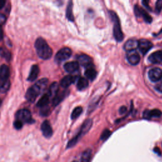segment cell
Instances as JSON below:
<instances>
[{
    "label": "cell",
    "instance_id": "4316f807",
    "mask_svg": "<svg viewBox=\"0 0 162 162\" xmlns=\"http://www.w3.org/2000/svg\"><path fill=\"white\" fill-rule=\"evenodd\" d=\"M162 115L161 112L158 109H153L152 110H149V117L150 118L152 117L160 118Z\"/></svg>",
    "mask_w": 162,
    "mask_h": 162
},
{
    "label": "cell",
    "instance_id": "1f68e13d",
    "mask_svg": "<svg viewBox=\"0 0 162 162\" xmlns=\"http://www.w3.org/2000/svg\"><path fill=\"white\" fill-rule=\"evenodd\" d=\"M50 108L47 106L42 108L41 110L40 111V115L43 116H47L50 113Z\"/></svg>",
    "mask_w": 162,
    "mask_h": 162
},
{
    "label": "cell",
    "instance_id": "ba28073f",
    "mask_svg": "<svg viewBox=\"0 0 162 162\" xmlns=\"http://www.w3.org/2000/svg\"><path fill=\"white\" fill-rule=\"evenodd\" d=\"M148 76L151 82H158L162 79V70L159 68H153L149 71Z\"/></svg>",
    "mask_w": 162,
    "mask_h": 162
},
{
    "label": "cell",
    "instance_id": "4fadbf2b",
    "mask_svg": "<svg viewBox=\"0 0 162 162\" xmlns=\"http://www.w3.org/2000/svg\"><path fill=\"white\" fill-rule=\"evenodd\" d=\"M93 125V121L91 119H87L84 121V122L83 123L82 125L81 126V130L79 131V133L77 134L80 136V137H82L84 135H85L87 132L90 130V129L91 128Z\"/></svg>",
    "mask_w": 162,
    "mask_h": 162
},
{
    "label": "cell",
    "instance_id": "f1b7e54d",
    "mask_svg": "<svg viewBox=\"0 0 162 162\" xmlns=\"http://www.w3.org/2000/svg\"><path fill=\"white\" fill-rule=\"evenodd\" d=\"M111 131L109 129H105L103 131L101 135V139L102 141H106L108 138H109L111 136Z\"/></svg>",
    "mask_w": 162,
    "mask_h": 162
},
{
    "label": "cell",
    "instance_id": "5b68a950",
    "mask_svg": "<svg viewBox=\"0 0 162 162\" xmlns=\"http://www.w3.org/2000/svg\"><path fill=\"white\" fill-rule=\"evenodd\" d=\"M72 50L69 47H63V48L59 50L56 54L55 61L57 63H61L65 60H67L72 55Z\"/></svg>",
    "mask_w": 162,
    "mask_h": 162
},
{
    "label": "cell",
    "instance_id": "d590c367",
    "mask_svg": "<svg viewBox=\"0 0 162 162\" xmlns=\"http://www.w3.org/2000/svg\"><path fill=\"white\" fill-rule=\"evenodd\" d=\"M5 20H6V18H5V15L0 14V25H2V23H5Z\"/></svg>",
    "mask_w": 162,
    "mask_h": 162
},
{
    "label": "cell",
    "instance_id": "836d02e7",
    "mask_svg": "<svg viewBox=\"0 0 162 162\" xmlns=\"http://www.w3.org/2000/svg\"><path fill=\"white\" fill-rule=\"evenodd\" d=\"M127 107L125 106H122L119 109V113L121 114V115H124V114L127 112Z\"/></svg>",
    "mask_w": 162,
    "mask_h": 162
},
{
    "label": "cell",
    "instance_id": "7c38bea8",
    "mask_svg": "<svg viewBox=\"0 0 162 162\" xmlns=\"http://www.w3.org/2000/svg\"><path fill=\"white\" fill-rule=\"evenodd\" d=\"M10 77V69L7 65H2L0 67V81L3 83L8 81Z\"/></svg>",
    "mask_w": 162,
    "mask_h": 162
},
{
    "label": "cell",
    "instance_id": "d4e9b609",
    "mask_svg": "<svg viewBox=\"0 0 162 162\" xmlns=\"http://www.w3.org/2000/svg\"><path fill=\"white\" fill-rule=\"evenodd\" d=\"M72 8H73V5L72 2H69L67 7V11H66V16H67V19L70 20L73 22L74 21V17L73 15V11H72Z\"/></svg>",
    "mask_w": 162,
    "mask_h": 162
},
{
    "label": "cell",
    "instance_id": "9c48e42d",
    "mask_svg": "<svg viewBox=\"0 0 162 162\" xmlns=\"http://www.w3.org/2000/svg\"><path fill=\"white\" fill-rule=\"evenodd\" d=\"M78 63L79 65L84 67L86 68H90L91 67L93 64V60L92 58L88 55H80L77 58Z\"/></svg>",
    "mask_w": 162,
    "mask_h": 162
},
{
    "label": "cell",
    "instance_id": "3957f363",
    "mask_svg": "<svg viewBox=\"0 0 162 162\" xmlns=\"http://www.w3.org/2000/svg\"><path fill=\"white\" fill-rule=\"evenodd\" d=\"M111 19L113 23V35L118 42H121L124 39V34L122 31L121 23L117 15L113 11H109Z\"/></svg>",
    "mask_w": 162,
    "mask_h": 162
},
{
    "label": "cell",
    "instance_id": "60d3db41",
    "mask_svg": "<svg viewBox=\"0 0 162 162\" xmlns=\"http://www.w3.org/2000/svg\"><path fill=\"white\" fill-rule=\"evenodd\" d=\"M0 103H1V102H0Z\"/></svg>",
    "mask_w": 162,
    "mask_h": 162
},
{
    "label": "cell",
    "instance_id": "30bf717a",
    "mask_svg": "<svg viewBox=\"0 0 162 162\" xmlns=\"http://www.w3.org/2000/svg\"><path fill=\"white\" fill-rule=\"evenodd\" d=\"M134 12L136 16L142 17L145 21L147 23H151L152 22V18L145 10H144L138 6H136L134 8Z\"/></svg>",
    "mask_w": 162,
    "mask_h": 162
},
{
    "label": "cell",
    "instance_id": "603a6c76",
    "mask_svg": "<svg viewBox=\"0 0 162 162\" xmlns=\"http://www.w3.org/2000/svg\"><path fill=\"white\" fill-rule=\"evenodd\" d=\"M59 90V86L58 84L56 82H53L51 84V85L50 86V87L48 91V94L50 95V97H55V96L58 94Z\"/></svg>",
    "mask_w": 162,
    "mask_h": 162
},
{
    "label": "cell",
    "instance_id": "d6a6232c",
    "mask_svg": "<svg viewBox=\"0 0 162 162\" xmlns=\"http://www.w3.org/2000/svg\"><path fill=\"white\" fill-rule=\"evenodd\" d=\"M14 126L16 129L20 130L23 127V123L19 121H17V120H16V121L14 123Z\"/></svg>",
    "mask_w": 162,
    "mask_h": 162
},
{
    "label": "cell",
    "instance_id": "9a60e30c",
    "mask_svg": "<svg viewBox=\"0 0 162 162\" xmlns=\"http://www.w3.org/2000/svg\"><path fill=\"white\" fill-rule=\"evenodd\" d=\"M39 74V68L37 65H34L32 66L31 71L29 75V77L27 78V81L30 82H34L38 77V75Z\"/></svg>",
    "mask_w": 162,
    "mask_h": 162
},
{
    "label": "cell",
    "instance_id": "52a82bcc",
    "mask_svg": "<svg viewBox=\"0 0 162 162\" xmlns=\"http://www.w3.org/2000/svg\"><path fill=\"white\" fill-rule=\"evenodd\" d=\"M126 57H127L128 62L132 65H136L140 62V56L136 50L127 51Z\"/></svg>",
    "mask_w": 162,
    "mask_h": 162
},
{
    "label": "cell",
    "instance_id": "ab89813d",
    "mask_svg": "<svg viewBox=\"0 0 162 162\" xmlns=\"http://www.w3.org/2000/svg\"><path fill=\"white\" fill-rule=\"evenodd\" d=\"M154 151L156 153H157L158 155H161V152H160V150L157 147H156L154 148Z\"/></svg>",
    "mask_w": 162,
    "mask_h": 162
},
{
    "label": "cell",
    "instance_id": "7a4b0ae2",
    "mask_svg": "<svg viewBox=\"0 0 162 162\" xmlns=\"http://www.w3.org/2000/svg\"><path fill=\"white\" fill-rule=\"evenodd\" d=\"M34 45L38 55L41 59L48 60L52 57V49L43 38H39L37 39Z\"/></svg>",
    "mask_w": 162,
    "mask_h": 162
},
{
    "label": "cell",
    "instance_id": "ac0fdd59",
    "mask_svg": "<svg viewBox=\"0 0 162 162\" xmlns=\"http://www.w3.org/2000/svg\"><path fill=\"white\" fill-rule=\"evenodd\" d=\"M69 92L68 91H63L60 93H58L53 98V105L54 106H56L59 105L61 102L64 99V98L68 95Z\"/></svg>",
    "mask_w": 162,
    "mask_h": 162
},
{
    "label": "cell",
    "instance_id": "e0dca14e",
    "mask_svg": "<svg viewBox=\"0 0 162 162\" xmlns=\"http://www.w3.org/2000/svg\"><path fill=\"white\" fill-rule=\"evenodd\" d=\"M152 63H159L162 62V51H157L153 53L148 58Z\"/></svg>",
    "mask_w": 162,
    "mask_h": 162
},
{
    "label": "cell",
    "instance_id": "d6986e66",
    "mask_svg": "<svg viewBox=\"0 0 162 162\" xmlns=\"http://www.w3.org/2000/svg\"><path fill=\"white\" fill-rule=\"evenodd\" d=\"M138 46V41L136 39H129L124 44V49L127 51L136 50Z\"/></svg>",
    "mask_w": 162,
    "mask_h": 162
},
{
    "label": "cell",
    "instance_id": "f35d334b",
    "mask_svg": "<svg viewBox=\"0 0 162 162\" xmlns=\"http://www.w3.org/2000/svg\"><path fill=\"white\" fill-rule=\"evenodd\" d=\"M6 3V2L5 0H0V10L2 9Z\"/></svg>",
    "mask_w": 162,
    "mask_h": 162
},
{
    "label": "cell",
    "instance_id": "4dcf8cb0",
    "mask_svg": "<svg viewBox=\"0 0 162 162\" xmlns=\"http://www.w3.org/2000/svg\"><path fill=\"white\" fill-rule=\"evenodd\" d=\"M161 10H162V0H158L157 3H156L155 10L157 11V13L159 14L161 12Z\"/></svg>",
    "mask_w": 162,
    "mask_h": 162
},
{
    "label": "cell",
    "instance_id": "f546056e",
    "mask_svg": "<svg viewBox=\"0 0 162 162\" xmlns=\"http://www.w3.org/2000/svg\"><path fill=\"white\" fill-rule=\"evenodd\" d=\"M10 86V81H8L7 82H5L3 83L1 86H0V91L3 92V93L7 92L9 89Z\"/></svg>",
    "mask_w": 162,
    "mask_h": 162
},
{
    "label": "cell",
    "instance_id": "5bb4252c",
    "mask_svg": "<svg viewBox=\"0 0 162 162\" xmlns=\"http://www.w3.org/2000/svg\"><path fill=\"white\" fill-rule=\"evenodd\" d=\"M79 68V64L77 62H70L64 65V69L68 73H74Z\"/></svg>",
    "mask_w": 162,
    "mask_h": 162
},
{
    "label": "cell",
    "instance_id": "8d00e7d4",
    "mask_svg": "<svg viewBox=\"0 0 162 162\" xmlns=\"http://www.w3.org/2000/svg\"><path fill=\"white\" fill-rule=\"evenodd\" d=\"M149 1H147V0H145V1H142V5H143L144 6H145V7H146V8H148V9H150L149 6Z\"/></svg>",
    "mask_w": 162,
    "mask_h": 162
},
{
    "label": "cell",
    "instance_id": "ffe728a7",
    "mask_svg": "<svg viewBox=\"0 0 162 162\" xmlns=\"http://www.w3.org/2000/svg\"><path fill=\"white\" fill-rule=\"evenodd\" d=\"M50 99V95L48 94V93L44 94L38 101V102L37 103V105H36L39 108H41V109L43 107L47 106L49 104Z\"/></svg>",
    "mask_w": 162,
    "mask_h": 162
},
{
    "label": "cell",
    "instance_id": "6da1fadb",
    "mask_svg": "<svg viewBox=\"0 0 162 162\" xmlns=\"http://www.w3.org/2000/svg\"><path fill=\"white\" fill-rule=\"evenodd\" d=\"M47 83H48V79L46 78H43L30 87L26 94V98L31 103H34L35 100L41 94V93L44 91L46 89Z\"/></svg>",
    "mask_w": 162,
    "mask_h": 162
},
{
    "label": "cell",
    "instance_id": "8fae6325",
    "mask_svg": "<svg viewBox=\"0 0 162 162\" xmlns=\"http://www.w3.org/2000/svg\"><path fill=\"white\" fill-rule=\"evenodd\" d=\"M41 130L43 136L46 138H50L53 135V129L48 121H45L41 125Z\"/></svg>",
    "mask_w": 162,
    "mask_h": 162
},
{
    "label": "cell",
    "instance_id": "2e32d148",
    "mask_svg": "<svg viewBox=\"0 0 162 162\" xmlns=\"http://www.w3.org/2000/svg\"><path fill=\"white\" fill-rule=\"evenodd\" d=\"M76 79V77L73 75H67L64 77L63 79L61 80L60 85L63 88H67L69 87L72 84H73Z\"/></svg>",
    "mask_w": 162,
    "mask_h": 162
},
{
    "label": "cell",
    "instance_id": "e575fe53",
    "mask_svg": "<svg viewBox=\"0 0 162 162\" xmlns=\"http://www.w3.org/2000/svg\"><path fill=\"white\" fill-rule=\"evenodd\" d=\"M155 89L157 90L158 92L162 93V83L159 84H157L155 87Z\"/></svg>",
    "mask_w": 162,
    "mask_h": 162
},
{
    "label": "cell",
    "instance_id": "cb8c5ba5",
    "mask_svg": "<svg viewBox=\"0 0 162 162\" xmlns=\"http://www.w3.org/2000/svg\"><path fill=\"white\" fill-rule=\"evenodd\" d=\"M85 75L87 79L90 81H93L97 75V72L93 68H88L85 72Z\"/></svg>",
    "mask_w": 162,
    "mask_h": 162
},
{
    "label": "cell",
    "instance_id": "44dd1931",
    "mask_svg": "<svg viewBox=\"0 0 162 162\" xmlns=\"http://www.w3.org/2000/svg\"><path fill=\"white\" fill-rule=\"evenodd\" d=\"M92 158V151L90 149H86L82 154L81 162H90Z\"/></svg>",
    "mask_w": 162,
    "mask_h": 162
},
{
    "label": "cell",
    "instance_id": "277c9868",
    "mask_svg": "<svg viewBox=\"0 0 162 162\" xmlns=\"http://www.w3.org/2000/svg\"><path fill=\"white\" fill-rule=\"evenodd\" d=\"M15 118L17 121L23 123L33 124L34 120L32 118L31 113L27 109H21L18 111L15 115Z\"/></svg>",
    "mask_w": 162,
    "mask_h": 162
},
{
    "label": "cell",
    "instance_id": "7402d4cb",
    "mask_svg": "<svg viewBox=\"0 0 162 162\" xmlns=\"http://www.w3.org/2000/svg\"><path fill=\"white\" fill-rule=\"evenodd\" d=\"M88 85L89 82L87 79H86L84 77H81L77 81V87L78 89L80 90V91H82V90L86 89L88 87Z\"/></svg>",
    "mask_w": 162,
    "mask_h": 162
},
{
    "label": "cell",
    "instance_id": "83f0119b",
    "mask_svg": "<svg viewBox=\"0 0 162 162\" xmlns=\"http://www.w3.org/2000/svg\"><path fill=\"white\" fill-rule=\"evenodd\" d=\"M0 55L5 59H7L8 61L11 59V53L8 50L2 48V47H0Z\"/></svg>",
    "mask_w": 162,
    "mask_h": 162
},
{
    "label": "cell",
    "instance_id": "8992f818",
    "mask_svg": "<svg viewBox=\"0 0 162 162\" xmlns=\"http://www.w3.org/2000/svg\"><path fill=\"white\" fill-rule=\"evenodd\" d=\"M153 44L151 41L147 39H142L138 41V46L139 51L141 52L142 55H145L152 48Z\"/></svg>",
    "mask_w": 162,
    "mask_h": 162
},
{
    "label": "cell",
    "instance_id": "74e56055",
    "mask_svg": "<svg viewBox=\"0 0 162 162\" xmlns=\"http://www.w3.org/2000/svg\"><path fill=\"white\" fill-rule=\"evenodd\" d=\"M3 38V31L2 25H0V41H2Z\"/></svg>",
    "mask_w": 162,
    "mask_h": 162
},
{
    "label": "cell",
    "instance_id": "484cf974",
    "mask_svg": "<svg viewBox=\"0 0 162 162\" xmlns=\"http://www.w3.org/2000/svg\"><path fill=\"white\" fill-rule=\"evenodd\" d=\"M82 110H83V109L81 106L76 107L75 109H74L72 113V114H71L72 119H76L79 117L81 115V114L82 113Z\"/></svg>",
    "mask_w": 162,
    "mask_h": 162
}]
</instances>
